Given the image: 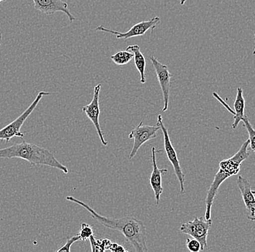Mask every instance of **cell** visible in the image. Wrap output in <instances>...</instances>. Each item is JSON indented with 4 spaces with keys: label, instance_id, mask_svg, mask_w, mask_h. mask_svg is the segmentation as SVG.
Masks as SVG:
<instances>
[{
    "label": "cell",
    "instance_id": "obj_3",
    "mask_svg": "<svg viewBox=\"0 0 255 252\" xmlns=\"http://www.w3.org/2000/svg\"><path fill=\"white\" fill-rule=\"evenodd\" d=\"M249 146H250V140L248 139L242 144L237 154L232 157L220 162L219 170L215 175L214 180L210 185L207 191L206 200H205V204H206L205 220L211 219L210 218H211L212 207L220 186L228 178L237 175L240 171L242 163L245 162L250 156V154L248 151Z\"/></svg>",
    "mask_w": 255,
    "mask_h": 252
},
{
    "label": "cell",
    "instance_id": "obj_21",
    "mask_svg": "<svg viewBox=\"0 0 255 252\" xmlns=\"http://www.w3.org/2000/svg\"><path fill=\"white\" fill-rule=\"evenodd\" d=\"M80 240L79 236L76 235V236H73V237L71 238V239L67 240L66 243L64 244L63 247L57 250V252H71V246L73 245L75 242H78V241Z\"/></svg>",
    "mask_w": 255,
    "mask_h": 252
},
{
    "label": "cell",
    "instance_id": "obj_5",
    "mask_svg": "<svg viewBox=\"0 0 255 252\" xmlns=\"http://www.w3.org/2000/svg\"><path fill=\"white\" fill-rule=\"evenodd\" d=\"M157 125L159 126L160 130L162 131L164 148H165L167 159H168L169 162L171 163L175 175H176L178 182H179L180 192L181 194H183L185 193V174L183 173L181 165H180L178 155H177L174 147L172 144L171 140H170V136H169L168 130L164 124L163 119H162V116L161 114H159L157 116Z\"/></svg>",
    "mask_w": 255,
    "mask_h": 252
},
{
    "label": "cell",
    "instance_id": "obj_24",
    "mask_svg": "<svg viewBox=\"0 0 255 252\" xmlns=\"http://www.w3.org/2000/svg\"><path fill=\"white\" fill-rule=\"evenodd\" d=\"M1 40V30H0V41Z\"/></svg>",
    "mask_w": 255,
    "mask_h": 252
},
{
    "label": "cell",
    "instance_id": "obj_11",
    "mask_svg": "<svg viewBox=\"0 0 255 252\" xmlns=\"http://www.w3.org/2000/svg\"><path fill=\"white\" fill-rule=\"evenodd\" d=\"M33 1L34 8L44 15H53L60 12L66 15L71 23L76 20L68 9V4L63 0H33Z\"/></svg>",
    "mask_w": 255,
    "mask_h": 252
},
{
    "label": "cell",
    "instance_id": "obj_8",
    "mask_svg": "<svg viewBox=\"0 0 255 252\" xmlns=\"http://www.w3.org/2000/svg\"><path fill=\"white\" fill-rule=\"evenodd\" d=\"M159 130L160 127L157 124L155 126H151L143 124V122H140L128 135L129 139L133 140V147L129 154L128 159H133L139 148L145 143L157 138V132Z\"/></svg>",
    "mask_w": 255,
    "mask_h": 252
},
{
    "label": "cell",
    "instance_id": "obj_15",
    "mask_svg": "<svg viewBox=\"0 0 255 252\" xmlns=\"http://www.w3.org/2000/svg\"><path fill=\"white\" fill-rule=\"evenodd\" d=\"M234 122L232 124V128L236 129L238 127L239 123L242 122V118L245 115V99L244 98L243 89L242 87L237 88V97L234 101Z\"/></svg>",
    "mask_w": 255,
    "mask_h": 252
},
{
    "label": "cell",
    "instance_id": "obj_25",
    "mask_svg": "<svg viewBox=\"0 0 255 252\" xmlns=\"http://www.w3.org/2000/svg\"><path fill=\"white\" fill-rule=\"evenodd\" d=\"M7 1V0H0V2H1V1Z\"/></svg>",
    "mask_w": 255,
    "mask_h": 252
},
{
    "label": "cell",
    "instance_id": "obj_19",
    "mask_svg": "<svg viewBox=\"0 0 255 252\" xmlns=\"http://www.w3.org/2000/svg\"><path fill=\"white\" fill-rule=\"evenodd\" d=\"M77 235L79 236L80 240L82 241V242H85L91 236L94 235L93 228H92L90 225L87 224V223H81V231H80L79 234H77Z\"/></svg>",
    "mask_w": 255,
    "mask_h": 252
},
{
    "label": "cell",
    "instance_id": "obj_27",
    "mask_svg": "<svg viewBox=\"0 0 255 252\" xmlns=\"http://www.w3.org/2000/svg\"><path fill=\"white\" fill-rule=\"evenodd\" d=\"M0 45H1V44H0Z\"/></svg>",
    "mask_w": 255,
    "mask_h": 252
},
{
    "label": "cell",
    "instance_id": "obj_7",
    "mask_svg": "<svg viewBox=\"0 0 255 252\" xmlns=\"http://www.w3.org/2000/svg\"><path fill=\"white\" fill-rule=\"evenodd\" d=\"M160 23V17L155 16L152 17L150 20H143L140 23H136L131 27L127 32H119V31H114V30L106 28L105 25H100L96 28V31H103V32L109 33L115 35L116 39H128L132 37H136V36H143L149 30H151V32L154 31V28L157 26V25Z\"/></svg>",
    "mask_w": 255,
    "mask_h": 252
},
{
    "label": "cell",
    "instance_id": "obj_4",
    "mask_svg": "<svg viewBox=\"0 0 255 252\" xmlns=\"http://www.w3.org/2000/svg\"><path fill=\"white\" fill-rule=\"evenodd\" d=\"M50 95V92H45V91H41L36 95L35 100L32 102L31 105L28 107L26 110L22 113L21 115L15 119L13 122L9 123L5 127H3L0 130V140H4L6 143L9 142L11 139L13 138H23L25 134L21 132V127L23 125L24 122L29 117L30 115L33 112L35 108L37 107L38 104L44 96Z\"/></svg>",
    "mask_w": 255,
    "mask_h": 252
},
{
    "label": "cell",
    "instance_id": "obj_23",
    "mask_svg": "<svg viewBox=\"0 0 255 252\" xmlns=\"http://www.w3.org/2000/svg\"><path fill=\"white\" fill-rule=\"evenodd\" d=\"M186 1H187V0H180V4H181V5H183V4L186 3Z\"/></svg>",
    "mask_w": 255,
    "mask_h": 252
},
{
    "label": "cell",
    "instance_id": "obj_18",
    "mask_svg": "<svg viewBox=\"0 0 255 252\" xmlns=\"http://www.w3.org/2000/svg\"><path fill=\"white\" fill-rule=\"evenodd\" d=\"M242 122H244V127L246 128L249 134V140H250V146L252 151H255V130L252 126L251 123L249 121L247 115H245L242 118Z\"/></svg>",
    "mask_w": 255,
    "mask_h": 252
},
{
    "label": "cell",
    "instance_id": "obj_17",
    "mask_svg": "<svg viewBox=\"0 0 255 252\" xmlns=\"http://www.w3.org/2000/svg\"><path fill=\"white\" fill-rule=\"evenodd\" d=\"M89 240L92 247V252H103L109 250L112 244L111 241L108 239L97 240L94 235L91 236Z\"/></svg>",
    "mask_w": 255,
    "mask_h": 252
},
{
    "label": "cell",
    "instance_id": "obj_1",
    "mask_svg": "<svg viewBox=\"0 0 255 252\" xmlns=\"http://www.w3.org/2000/svg\"><path fill=\"white\" fill-rule=\"evenodd\" d=\"M66 200L73 202L87 210L92 215L94 219L103 225L105 228L119 231L125 237L127 242H129L135 250L138 252L149 251L146 246V228L141 220L135 219L133 217L126 218H109L104 217L91 208L88 204L76 199L73 196H67Z\"/></svg>",
    "mask_w": 255,
    "mask_h": 252
},
{
    "label": "cell",
    "instance_id": "obj_12",
    "mask_svg": "<svg viewBox=\"0 0 255 252\" xmlns=\"http://www.w3.org/2000/svg\"><path fill=\"white\" fill-rule=\"evenodd\" d=\"M237 186L240 190L242 194L244 203L247 209V218L252 221L255 220V199L254 191L252 190L251 184L250 182L244 178L242 175H239L237 179Z\"/></svg>",
    "mask_w": 255,
    "mask_h": 252
},
{
    "label": "cell",
    "instance_id": "obj_9",
    "mask_svg": "<svg viewBox=\"0 0 255 252\" xmlns=\"http://www.w3.org/2000/svg\"><path fill=\"white\" fill-rule=\"evenodd\" d=\"M102 84H99L96 85L94 88V95L92 101L89 105L83 107L82 111L87 117L90 119L91 122L95 126L96 130H97V135H98L99 138L101 141L102 144L103 146H108V143L105 138L103 130H102L100 124V103H99V98H100V92L101 90Z\"/></svg>",
    "mask_w": 255,
    "mask_h": 252
},
{
    "label": "cell",
    "instance_id": "obj_22",
    "mask_svg": "<svg viewBox=\"0 0 255 252\" xmlns=\"http://www.w3.org/2000/svg\"><path fill=\"white\" fill-rule=\"evenodd\" d=\"M110 251L113 252H127V250L123 246L117 243H112L109 249Z\"/></svg>",
    "mask_w": 255,
    "mask_h": 252
},
{
    "label": "cell",
    "instance_id": "obj_26",
    "mask_svg": "<svg viewBox=\"0 0 255 252\" xmlns=\"http://www.w3.org/2000/svg\"><path fill=\"white\" fill-rule=\"evenodd\" d=\"M92 1H95V0H92Z\"/></svg>",
    "mask_w": 255,
    "mask_h": 252
},
{
    "label": "cell",
    "instance_id": "obj_10",
    "mask_svg": "<svg viewBox=\"0 0 255 252\" xmlns=\"http://www.w3.org/2000/svg\"><path fill=\"white\" fill-rule=\"evenodd\" d=\"M154 71L157 74L159 86L162 90V95H163L164 106L162 108V112H165L168 108L169 99H170V79L173 77V75L169 71L167 65L160 63L154 56L149 57Z\"/></svg>",
    "mask_w": 255,
    "mask_h": 252
},
{
    "label": "cell",
    "instance_id": "obj_6",
    "mask_svg": "<svg viewBox=\"0 0 255 252\" xmlns=\"http://www.w3.org/2000/svg\"><path fill=\"white\" fill-rule=\"evenodd\" d=\"M212 224L213 221L211 219L204 220L203 218H199L195 216L192 221L183 223L180 228V231L183 234L190 236L198 241L202 251L207 248V236Z\"/></svg>",
    "mask_w": 255,
    "mask_h": 252
},
{
    "label": "cell",
    "instance_id": "obj_16",
    "mask_svg": "<svg viewBox=\"0 0 255 252\" xmlns=\"http://www.w3.org/2000/svg\"><path fill=\"white\" fill-rule=\"evenodd\" d=\"M111 58L115 64L121 66L130 63L133 59V54L128 50L119 51L112 55Z\"/></svg>",
    "mask_w": 255,
    "mask_h": 252
},
{
    "label": "cell",
    "instance_id": "obj_2",
    "mask_svg": "<svg viewBox=\"0 0 255 252\" xmlns=\"http://www.w3.org/2000/svg\"><path fill=\"white\" fill-rule=\"evenodd\" d=\"M21 159L27 161L31 165H43L52 167L63 173L69 172L68 167L59 162L55 155L47 149L36 146L33 143L23 142L15 143L7 148L0 149V159Z\"/></svg>",
    "mask_w": 255,
    "mask_h": 252
},
{
    "label": "cell",
    "instance_id": "obj_14",
    "mask_svg": "<svg viewBox=\"0 0 255 252\" xmlns=\"http://www.w3.org/2000/svg\"><path fill=\"white\" fill-rule=\"evenodd\" d=\"M127 50L133 54L135 66L140 75V83L145 84L146 81V77H145L146 59H145L142 52L140 50L139 46L137 45V44L128 46L127 47Z\"/></svg>",
    "mask_w": 255,
    "mask_h": 252
},
{
    "label": "cell",
    "instance_id": "obj_20",
    "mask_svg": "<svg viewBox=\"0 0 255 252\" xmlns=\"http://www.w3.org/2000/svg\"><path fill=\"white\" fill-rule=\"evenodd\" d=\"M186 247L188 250L191 252H198L202 251L200 243L196 239H187L186 240Z\"/></svg>",
    "mask_w": 255,
    "mask_h": 252
},
{
    "label": "cell",
    "instance_id": "obj_13",
    "mask_svg": "<svg viewBox=\"0 0 255 252\" xmlns=\"http://www.w3.org/2000/svg\"><path fill=\"white\" fill-rule=\"evenodd\" d=\"M155 148H151V160H152V172H151L149 183L153 191H154V198H155L156 204L158 205L160 202L161 194L163 192L162 187V176L164 173H167V169H159L157 167V161H156Z\"/></svg>",
    "mask_w": 255,
    "mask_h": 252
}]
</instances>
